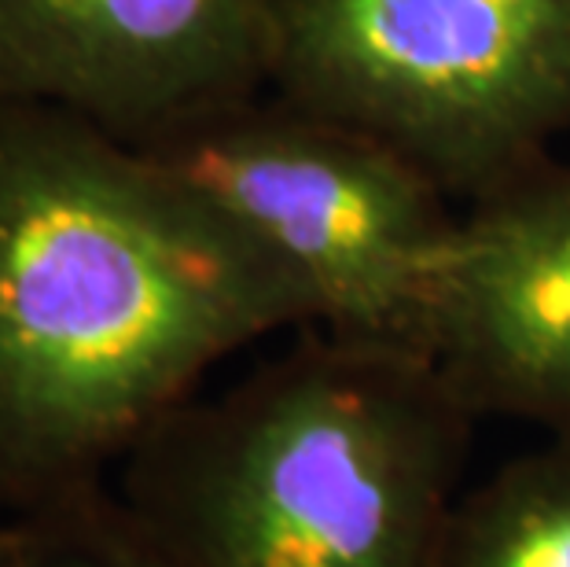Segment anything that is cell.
Returning <instances> with one entry per match:
<instances>
[{"label": "cell", "instance_id": "cell-5", "mask_svg": "<svg viewBox=\"0 0 570 567\" xmlns=\"http://www.w3.org/2000/svg\"><path fill=\"white\" fill-rule=\"evenodd\" d=\"M273 0H0V104L126 144L265 92Z\"/></svg>", "mask_w": 570, "mask_h": 567}, {"label": "cell", "instance_id": "cell-9", "mask_svg": "<svg viewBox=\"0 0 570 567\" xmlns=\"http://www.w3.org/2000/svg\"><path fill=\"white\" fill-rule=\"evenodd\" d=\"M4 520H8V516H0V530H4Z\"/></svg>", "mask_w": 570, "mask_h": 567}, {"label": "cell", "instance_id": "cell-7", "mask_svg": "<svg viewBox=\"0 0 570 567\" xmlns=\"http://www.w3.org/2000/svg\"><path fill=\"white\" fill-rule=\"evenodd\" d=\"M439 567H570V431L460 493Z\"/></svg>", "mask_w": 570, "mask_h": 567}, {"label": "cell", "instance_id": "cell-3", "mask_svg": "<svg viewBox=\"0 0 570 567\" xmlns=\"http://www.w3.org/2000/svg\"><path fill=\"white\" fill-rule=\"evenodd\" d=\"M265 89L475 203L570 129V0H273Z\"/></svg>", "mask_w": 570, "mask_h": 567}, {"label": "cell", "instance_id": "cell-6", "mask_svg": "<svg viewBox=\"0 0 570 567\" xmlns=\"http://www.w3.org/2000/svg\"><path fill=\"white\" fill-rule=\"evenodd\" d=\"M428 358L479 420L570 431V166L460 207Z\"/></svg>", "mask_w": 570, "mask_h": 567}, {"label": "cell", "instance_id": "cell-1", "mask_svg": "<svg viewBox=\"0 0 570 567\" xmlns=\"http://www.w3.org/2000/svg\"><path fill=\"white\" fill-rule=\"evenodd\" d=\"M302 329L281 270L140 148L0 104V516L111 482L222 361Z\"/></svg>", "mask_w": 570, "mask_h": 567}, {"label": "cell", "instance_id": "cell-8", "mask_svg": "<svg viewBox=\"0 0 570 567\" xmlns=\"http://www.w3.org/2000/svg\"><path fill=\"white\" fill-rule=\"evenodd\" d=\"M0 567H174L140 527L115 482L45 509L8 516Z\"/></svg>", "mask_w": 570, "mask_h": 567}, {"label": "cell", "instance_id": "cell-2", "mask_svg": "<svg viewBox=\"0 0 570 567\" xmlns=\"http://www.w3.org/2000/svg\"><path fill=\"white\" fill-rule=\"evenodd\" d=\"M475 424L431 358L302 329L111 482L174 567H439Z\"/></svg>", "mask_w": 570, "mask_h": 567}, {"label": "cell", "instance_id": "cell-4", "mask_svg": "<svg viewBox=\"0 0 570 567\" xmlns=\"http://www.w3.org/2000/svg\"><path fill=\"white\" fill-rule=\"evenodd\" d=\"M132 148L281 270L306 329L428 358L460 207L409 159L269 89Z\"/></svg>", "mask_w": 570, "mask_h": 567}]
</instances>
